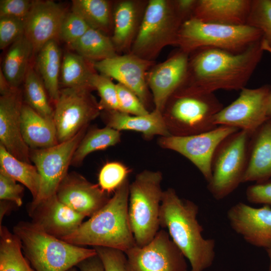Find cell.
Instances as JSON below:
<instances>
[{
  "mask_svg": "<svg viewBox=\"0 0 271 271\" xmlns=\"http://www.w3.org/2000/svg\"><path fill=\"white\" fill-rule=\"evenodd\" d=\"M120 131L106 126L86 132L73 155L71 165L78 166L89 154L113 146L120 141Z\"/></svg>",
  "mask_w": 271,
  "mask_h": 271,
  "instance_id": "cell-34",
  "label": "cell"
},
{
  "mask_svg": "<svg viewBox=\"0 0 271 271\" xmlns=\"http://www.w3.org/2000/svg\"><path fill=\"white\" fill-rule=\"evenodd\" d=\"M24 103L19 88L0 97V144L13 156L31 163L30 149L21 130V111Z\"/></svg>",
  "mask_w": 271,
  "mask_h": 271,
  "instance_id": "cell-18",
  "label": "cell"
},
{
  "mask_svg": "<svg viewBox=\"0 0 271 271\" xmlns=\"http://www.w3.org/2000/svg\"><path fill=\"white\" fill-rule=\"evenodd\" d=\"M61 53L56 40L46 43L38 52L36 66L47 93L54 103L59 94Z\"/></svg>",
  "mask_w": 271,
  "mask_h": 271,
  "instance_id": "cell-27",
  "label": "cell"
},
{
  "mask_svg": "<svg viewBox=\"0 0 271 271\" xmlns=\"http://www.w3.org/2000/svg\"><path fill=\"white\" fill-rule=\"evenodd\" d=\"M14 88L11 86L6 77L5 76L2 70H0V92L1 95L6 94Z\"/></svg>",
  "mask_w": 271,
  "mask_h": 271,
  "instance_id": "cell-48",
  "label": "cell"
},
{
  "mask_svg": "<svg viewBox=\"0 0 271 271\" xmlns=\"http://www.w3.org/2000/svg\"><path fill=\"white\" fill-rule=\"evenodd\" d=\"M261 36L259 30L247 25H226L190 18L182 23L176 45L189 54L203 48L239 53L259 41Z\"/></svg>",
  "mask_w": 271,
  "mask_h": 271,
  "instance_id": "cell-6",
  "label": "cell"
},
{
  "mask_svg": "<svg viewBox=\"0 0 271 271\" xmlns=\"http://www.w3.org/2000/svg\"><path fill=\"white\" fill-rule=\"evenodd\" d=\"M130 172L128 168L121 163H107L99 173L98 184L103 191L110 194L114 192L128 178Z\"/></svg>",
  "mask_w": 271,
  "mask_h": 271,
  "instance_id": "cell-38",
  "label": "cell"
},
{
  "mask_svg": "<svg viewBox=\"0 0 271 271\" xmlns=\"http://www.w3.org/2000/svg\"><path fill=\"white\" fill-rule=\"evenodd\" d=\"M260 41L242 52L203 48L189 55L186 83L203 90H241L252 76L263 55Z\"/></svg>",
  "mask_w": 271,
  "mask_h": 271,
  "instance_id": "cell-1",
  "label": "cell"
},
{
  "mask_svg": "<svg viewBox=\"0 0 271 271\" xmlns=\"http://www.w3.org/2000/svg\"><path fill=\"white\" fill-rule=\"evenodd\" d=\"M238 128L219 125L201 133L184 137L170 136L160 137L159 146L179 153L192 162L208 182L212 176L211 161L220 143Z\"/></svg>",
  "mask_w": 271,
  "mask_h": 271,
  "instance_id": "cell-14",
  "label": "cell"
},
{
  "mask_svg": "<svg viewBox=\"0 0 271 271\" xmlns=\"http://www.w3.org/2000/svg\"><path fill=\"white\" fill-rule=\"evenodd\" d=\"M66 13L62 6L53 1H35L25 20L24 34L33 46L34 54L48 42L59 38Z\"/></svg>",
  "mask_w": 271,
  "mask_h": 271,
  "instance_id": "cell-21",
  "label": "cell"
},
{
  "mask_svg": "<svg viewBox=\"0 0 271 271\" xmlns=\"http://www.w3.org/2000/svg\"><path fill=\"white\" fill-rule=\"evenodd\" d=\"M251 135L239 130L225 138L216 148L211 161V178L207 182V189L215 200L226 198L242 183Z\"/></svg>",
  "mask_w": 271,
  "mask_h": 271,
  "instance_id": "cell-9",
  "label": "cell"
},
{
  "mask_svg": "<svg viewBox=\"0 0 271 271\" xmlns=\"http://www.w3.org/2000/svg\"><path fill=\"white\" fill-rule=\"evenodd\" d=\"M124 253L126 271L187 270L185 257L163 229L146 245H136Z\"/></svg>",
  "mask_w": 271,
  "mask_h": 271,
  "instance_id": "cell-13",
  "label": "cell"
},
{
  "mask_svg": "<svg viewBox=\"0 0 271 271\" xmlns=\"http://www.w3.org/2000/svg\"><path fill=\"white\" fill-rule=\"evenodd\" d=\"M56 195L61 202L85 217H91L110 198L98 184L91 183L76 173L66 175Z\"/></svg>",
  "mask_w": 271,
  "mask_h": 271,
  "instance_id": "cell-19",
  "label": "cell"
},
{
  "mask_svg": "<svg viewBox=\"0 0 271 271\" xmlns=\"http://www.w3.org/2000/svg\"><path fill=\"white\" fill-rule=\"evenodd\" d=\"M267 114L269 117H271V91L269 95L267 103Z\"/></svg>",
  "mask_w": 271,
  "mask_h": 271,
  "instance_id": "cell-50",
  "label": "cell"
},
{
  "mask_svg": "<svg viewBox=\"0 0 271 271\" xmlns=\"http://www.w3.org/2000/svg\"><path fill=\"white\" fill-rule=\"evenodd\" d=\"M223 107L214 93L185 83L169 97L162 113L170 136L184 137L217 127L213 119Z\"/></svg>",
  "mask_w": 271,
  "mask_h": 271,
  "instance_id": "cell-4",
  "label": "cell"
},
{
  "mask_svg": "<svg viewBox=\"0 0 271 271\" xmlns=\"http://www.w3.org/2000/svg\"><path fill=\"white\" fill-rule=\"evenodd\" d=\"M0 271H36L27 260L19 238L0 226Z\"/></svg>",
  "mask_w": 271,
  "mask_h": 271,
  "instance_id": "cell-33",
  "label": "cell"
},
{
  "mask_svg": "<svg viewBox=\"0 0 271 271\" xmlns=\"http://www.w3.org/2000/svg\"><path fill=\"white\" fill-rule=\"evenodd\" d=\"M184 21L174 1H149L130 53L153 61L163 47L176 45Z\"/></svg>",
  "mask_w": 271,
  "mask_h": 271,
  "instance_id": "cell-8",
  "label": "cell"
},
{
  "mask_svg": "<svg viewBox=\"0 0 271 271\" xmlns=\"http://www.w3.org/2000/svg\"><path fill=\"white\" fill-rule=\"evenodd\" d=\"M90 85L99 94L100 99L98 103L101 111H120L116 84L110 78L95 73Z\"/></svg>",
  "mask_w": 271,
  "mask_h": 271,
  "instance_id": "cell-37",
  "label": "cell"
},
{
  "mask_svg": "<svg viewBox=\"0 0 271 271\" xmlns=\"http://www.w3.org/2000/svg\"><path fill=\"white\" fill-rule=\"evenodd\" d=\"M232 229L250 244L271 248V207L255 208L243 202L232 206L227 212Z\"/></svg>",
  "mask_w": 271,
  "mask_h": 271,
  "instance_id": "cell-16",
  "label": "cell"
},
{
  "mask_svg": "<svg viewBox=\"0 0 271 271\" xmlns=\"http://www.w3.org/2000/svg\"><path fill=\"white\" fill-rule=\"evenodd\" d=\"M90 27L78 15L67 13L61 25L59 38L69 46L79 39Z\"/></svg>",
  "mask_w": 271,
  "mask_h": 271,
  "instance_id": "cell-39",
  "label": "cell"
},
{
  "mask_svg": "<svg viewBox=\"0 0 271 271\" xmlns=\"http://www.w3.org/2000/svg\"><path fill=\"white\" fill-rule=\"evenodd\" d=\"M129 184L127 178L102 208L61 239L78 246L108 247L124 252L135 246L128 214Z\"/></svg>",
  "mask_w": 271,
  "mask_h": 271,
  "instance_id": "cell-3",
  "label": "cell"
},
{
  "mask_svg": "<svg viewBox=\"0 0 271 271\" xmlns=\"http://www.w3.org/2000/svg\"><path fill=\"white\" fill-rule=\"evenodd\" d=\"M24 187L17 181L0 172V199L8 201L17 206L23 204Z\"/></svg>",
  "mask_w": 271,
  "mask_h": 271,
  "instance_id": "cell-43",
  "label": "cell"
},
{
  "mask_svg": "<svg viewBox=\"0 0 271 271\" xmlns=\"http://www.w3.org/2000/svg\"><path fill=\"white\" fill-rule=\"evenodd\" d=\"M28 212L32 223L60 239L76 230L85 218L61 202L56 195L36 205H30Z\"/></svg>",
  "mask_w": 271,
  "mask_h": 271,
  "instance_id": "cell-20",
  "label": "cell"
},
{
  "mask_svg": "<svg viewBox=\"0 0 271 271\" xmlns=\"http://www.w3.org/2000/svg\"><path fill=\"white\" fill-rule=\"evenodd\" d=\"M76 266L79 271H104L102 263L97 255L85 259Z\"/></svg>",
  "mask_w": 271,
  "mask_h": 271,
  "instance_id": "cell-47",
  "label": "cell"
},
{
  "mask_svg": "<svg viewBox=\"0 0 271 271\" xmlns=\"http://www.w3.org/2000/svg\"><path fill=\"white\" fill-rule=\"evenodd\" d=\"M148 3V2H147ZM125 0L117 2L113 12L111 39L116 51L130 50L137 36L147 4Z\"/></svg>",
  "mask_w": 271,
  "mask_h": 271,
  "instance_id": "cell-23",
  "label": "cell"
},
{
  "mask_svg": "<svg viewBox=\"0 0 271 271\" xmlns=\"http://www.w3.org/2000/svg\"><path fill=\"white\" fill-rule=\"evenodd\" d=\"M25 30V20L0 17V49H5L24 36Z\"/></svg>",
  "mask_w": 271,
  "mask_h": 271,
  "instance_id": "cell-40",
  "label": "cell"
},
{
  "mask_svg": "<svg viewBox=\"0 0 271 271\" xmlns=\"http://www.w3.org/2000/svg\"><path fill=\"white\" fill-rule=\"evenodd\" d=\"M198 212L197 204L181 198L174 189L164 191L160 227L167 229L172 241L188 259L191 271H204L212 265L215 256V241L203 236Z\"/></svg>",
  "mask_w": 271,
  "mask_h": 271,
  "instance_id": "cell-2",
  "label": "cell"
},
{
  "mask_svg": "<svg viewBox=\"0 0 271 271\" xmlns=\"http://www.w3.org/2000/svg\"><path fill=\"white\" fill-rule=\"evenodd\" d=\"M246 25L262 34V50L271 54V0H252Z\"/></svg>",
  "mask_w": 271,
  "mask_h": 271,
  "instance_id": "cell-36",
  "label": "cell"
},
{
  "mask_svg": "<svg viewBox=\"0 0 271 271\" xmlns=\"http://www.w3.org/2000/svg\"><path fill=\"white\" fill-rule=\"evenodd\" d=\"M8 201L1 200L0 202V226L2 225V221L5 214L8 212L11 208Z\"/></svg>",
  "mask_w": 271,
  "mask_h": 271,
  "instance_id": "cell-49",
  "label": "cell"
},
{
  "mask_svg": "<svg viewBox=\"0 0 271 271\" xmlns=\"http://www.w3.org/2000/svg\"><path fill=\"white\" fill-rule=\"evenodd\" d=\"M252 0H198L191 18L204 22L246 25Z\"/></svg>",
  "mask_w": 271,
  "mask_h": 271,
  "instance_id": "cell-24",
  "label": "cell"
},
{
  "mask_svg": "<svg viewBox=\"0 0 271 271\" xmlns=\"http://www.w3.org/2000/svg\"><path fill=\"white\" fill-rule=\"evenodd\" d=\"M120 111L131 115H143L150 112L139 97L123 85L116 84Z\"/></svg>",
  "mask_w": 271,
  "mask_h": 271,
  "instance_id": "cell-41",
  "label": "cell"
},
{
  "mask_svg": "<svg viewBox=\"0 0 271 271\" xmlns=\"http://www.w3.org/2000/svg\"><path fill=\"white\" fill-rule=\"evenodd\" d=\"M271 180V117L250 138L247 165L242 183H260Z\"/></svg>",
  "mask_w": 271,
  "mask_h": 271,
  "instance_id": "cell-22",
  "label": "cell"
},
{
  "mask_svg": "<svg viewBox=\"0 0 271 271\" xmlns=\"http://www.w3.org/2000/svg\"><path fill=\"white\" fill-rule=\"evenodd\" d=\"M68 271H79V269H77V267L75 266L69 269Z\"/></svg>",
  "mask_w": 271,
  "mask_h": 271,
  "instance_id": "cell-52",
  "label": "cell"
},
{
  "mask_svg": "<svg viewBox=\"0 0 271 271\" xmlns=\"http://www.w3.org/2000/svg\"><path fill=\"white\" fill-rule=\"evenodd\" d=\"M35 1L1 0L0 17H8L26 20Z\"/></svg>",
  "mask_w": 271,
  "mask_h": 271,
  "instance_id": "cell-44",
  "label": "cell"
},
{
  "mask_svg": "<svg viewBox=\"0 0 271 271\" xmlns=\"http://www.w3.org/2000/svg\"><path fill=\"white\" fill-rule=\"evenodd\" d=\"M21 130L31 150L48 148L59 143L54 120L42 116L25 103L22 108Z\"/></svg>",
  "mask_w": 271,
  "mask_h": 271,
  "instance_id": "cell-26",
  "label": "cell"
},
{
  "mask_svg": "<svg viewBox=\"0 0 271 271\" xmlns=\"http://www.w3.org/2000/svg\"><path fill=\"white\" fill-rule=\"evenodd\" d=\"M104 271H126V258L120 250L108 247H94Z\"/></svg>",
  "mask_w": 271,
  "mask_h": 271,
  "instance_id": "cell-42",
  "label": "cell"
},
{
  "mask_svg": "<svg viewBox=\"0 0 271 271\" xmlns=\"http://www.w3.org/2000/svg\"><path fill=\"white\" fill-rule=\"evenodd\" d=\"M86 129L83 128L70 140L54 146L30 149V159L39 173L41 184L37 198L30 205H36L56 194L59 185L68 174L74 152Z\"/></svg>",
  "mask_w": 271,
  "mask_h": 271,
  "instance_id": "cell-11",
  "label": "cell"
},
{
  "mask_svg": "<svg viewBox=\"0 0 271 271\" xmlns=\"http://www.w3.org/2000/svg\"><path fill=\"white\" fill-rule=\"evenodd\" d=\"M69 46L76 53L92 62L117 55L111 38L103 32L91 28Z\"/></svg>",
  "mask_w": 271,
  "mask_h": 271,
  "instance_id": "cell-30",
  "label": "cell"
},
{
  "mask_svg": "<svg viewBox=\"0 0 271 271\" xmlns=\"http://www.w3.org/2000/svg\"><path fill=\"white\" fill-rule=\"evenodd\" d=\"M186 271H187V270H186Z\"/></svg>",
  "mask_w": 271,
  "mask_h": 271,
  "instance_id": "cell-53",
  "label": "cell"
},
{
  "mask_svg": "<svg viewBox=\"0 0 271 271\" xmlns=\"http://www.w3.org/2000/svg\"><path fill=\"white\" fill-rule=\"evenodd\" d=\"M161 172L144 170L129 184L128 214L136 245L149 243L159 231L163 191Z\"/></svg>",
  "mask_w": 271,
  "mask_h": 271,
  "instance_id": "cell-7",
  "label": "cell"
},
{
  "mask_svg": "<svg viewBox=\"0 0 271 271\" xmlns=\"http://www.w3.org/2000/svg\"><path fill=\"white\" fill-rule=\"evenodd\" d=\"M0 172L26 187L33 200L39 193L41 177L35 166L19 160L0 144Z\"/></svg>",
  "mask_w": 271,
  "mask_h": 271,
  "instance_id": "cell-29",
  "label": "cell"
},
{
  "mask_svg": "<svg viewBox=\"0 0 271 271\" xmlns=\"http://www.w3.org/2000/svg\"><path fill=\"white\" fill-rule=\"evenodd\" d=\"M71 11L79 15L94 29L103 33L113 27V13L106 0H73Z\"/></svg>",
  "mask_w": 271,
  "mask_h": 271,
  "instance_id": "cell-32",
  "label": "cell"
},
{
  "mask_svg": "<svg viewBox=\"0 0 271 271\" xmlns=\"http://www.w3.org/2000/svg\"><path fill=\"white\" fill-rule=\"evenodd\" d=\"M189 55L179 49L148 72L147 83L152 92L155 109L162 112L169 97L186 82Z\"/></svg>",
  "mask_w": 271,
  "mask_h": 271,
  "instance_id": "cell-17",
  "label": "cell"
},
{
  "mask_svg": "<svg viewBox=\"0 0 271 271\" xmlns=\"http://www.w3.org/2000/svg\"><path fill=\"white\" fill-rule=\"evenodd\" d=\"M94 70L92 62L76 53L67 52L61 63V83L65 88L85 87L93 90L90 82Z\"/></svg>",
  "mask_w": 271,
  "mask_h": 271,
  "instance_id": "cell-31",
  "label": "cell"
},
{
  "mask_svg": "<svg viewBox=\"0 0 271 271\" xmlns=\"http://www.w3.org/2000/svg\"><path fill=\"white\" fill-rule=\"evenodd\" d=\"M240 91L234 101L214 116L213 122L216 126H231L252 134L269 118L267 103L271 85L244 87Z\"/></svg>",
  "mask_w": 271,
  "mask_h": 271,
  "instance_id": "cell-12",
  "label": "cell"
},
{
  "mask_svg": "<svg viewBox=\"0 0 271 271\" xmlns=\"http://www.w3.org/2000/svg\"><path fill=\"white\" fill-rule=\"evenodd\" d=\"M23 83L25 103L42 116L54 120V110L49 102L44 84L31 64Z\"/></svg>",
  "mask_w": 271,
  "mask_h": 271,
  "instance_id": "cell-35",
  "label": "cell"
},
{
  "mask_svg": "<svg viewBox=\"0 0 271 271\" xmlns=\"http://www.w3.org/2000/svg\"><path fill=\"white\" fill-rule=\"evenodd\" d=\"M85 87L63 88L55 103L53 120L59 143L70 140L87 128L100 114L99 103Z\"/></svg>",
  "mask_w": 271,
  "mask_h": 271,
  "instance_id": "cell-10",
  "label": "cell"
},
{
  "mask_svg": "<svg viewBox=\"0 0 271 271\" xmlns=\"http://www.w3.org/2000/svg\"><path fill=\"white\" fill-rule=\"evenodd\" d=\"M33 54V46L25 35L10 46L1 70L12 87L19 88L24 82Z\"/></svg>",
  "mask_w": 271,
  "mask_h": 271,
  "instance_id": "cell-28",
  "label": "cell"
},
{
  "mask_svg": "<svg viewBox=\"0 0 271 271\" xmlns=\"http://www.w3.org/2000/svg\"><path fill=\"white\" fill-rule=\"evenodd\" d=\"M266 250L269 259V266L268 268V271H271V248Z\"/></svg>",
  "mask_w": 271,
  "mask_h": 271,
  "instance_id": "cell-51",
  "label": "cell"
},
{
  "mask_svg": "<svg viewBox=\"0 0 271 271\" xmlns=\"http://www.w3.org/2000/svg\"><path fill=\"white\" fill-rule=\"evenodd\" d=\"M13 233L36 271H68L97 255L94 248L68 243L48 234L32 222H20L14 227Z\"/></svg>",
  "mask_w": 271,
  "mask_h": 271,
  "instance_id": "cell-5",
  "label": "cell"
},
{
  "mask_svg": "<svg viewBox=\"0 0 271 271\" xmlns=\"http://www.w3.org/2000/svg\"><path fill=\"white\" fill-rule=\"evenodd\" d=\"M174 1L177 11L184 21L192 17L197 0H177Z\"/></svg>",
  "mask_w": 271,
  "mask_h": 271,
  "instance_id": "cell-46",
  "label": "cell"
},
{
  "mask_svg": "<svg viewBox=\"0 0 271 271\" xmlns=\"http://www.w3.org/2000/svg\"><path fill=\"white\" fill-rule=\"evenodd\" d=\"M103 119L107 126L119 131L139 132L147 139L155 136H170L162 112L155 109L143 115H131L117 110L103 111Z\"/></svg>",
  "mask_w": 271,
  "mask_h": 271,
  "instance_id": "cell-25",
  "label": "cell"
},
{
  "mask_svg": "<svg viewBox=\"0 0 271 271\" xmlns=\"http://www.w3.org/2000/svg\"><path fill=\"white\" fill-rule=\"evenodd\" d=\"M153 62L129 53L94 62L93 64L100 74L114 78L133 91L147 108L150 100L147 71Z\"/></svg>",
  "mask_w": 271,
  "mask_h": 271,
  "instance_id": "cell-15",
  "label": "cell"
},
{
  "mask_svg": "<svg viewBox=\"0 0 271 271\" xmlns=\"http://www.w3.org/2000/svg\"><path fill=\"white\" fill-rule=\"evenodd\" d=\"M245 194L247 201L250 203L271 207V180L248 186Z\"/></svg>",
  "mask_w": 271,
  "mask_h": 271,
  "instance_id": "cell-45",
  "label": "cell"
}]
</instances>
